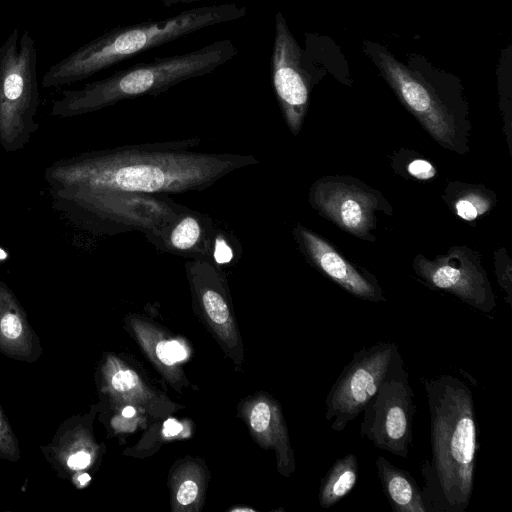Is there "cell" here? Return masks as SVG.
<instances>
[{
    "instance_id": "1",
    "label": "cell",
    "mask_w": 512,
    "mask_h": 512,
    "mask_svg": "<svg viewBox=\"0 0 512 512\" xmlns=\"http://www.w3.org/2000/svg\"><path fill=\"white\" fill-rule=\"evenodd\" d=\"M200 137L124 145L59 159L44 172L47 187L81 186L165 195L202 191L257 164L253 155L193 149Z\"/></svg>"
},
{
    "instance_id": "2",
    "label": "cell",
    "mask_w": 512,
    "mask_h": 512,
    "mask_svg": "<svg viewBox=\"0 0 512 512\" xmlns=\"http://www.w3.org/2000/svg\"><path fill=\"white\" fill-rule=\"evenodd\" d=\"M430 412L431 460L420 472L426 512H464L474 488L479 448L475 407L469 386L456 376L425 379Z\"/></svg>"
},
{
    "instance_id": "3",
    "label": "cell",
    "mask_w": 512,
    "mask_h": 512,
    "mask_svg": "<svg viewBox=\"0 0 512 512\" xmlns=\"http://www.w3.org/2000/svg\"><path fill=\"white\" fill-rule=\"evenodd\" d=\"M246 14L245 6L225 3L187 9L162 20L114 27L53 64L41 85L53 88L84 80L141 52Z\"/></svg>"
},
{
    "instance_id": "4",
    "label": "cell",
    "mask_w": 512,
    "mask_h": 512,
    "mask_svg": "<svg viewBox=\"0 0 512 512\" xmlns=\"http://www.w3.org/2000/svg\"><path fill=\"white\" fill-rule=\"evenodd\" d=\"M238 52L231 40L223 39L183 54L137 63L80 89L63 91L53 102L50 115L74 117L122 100L156 96L185 80L212 73Z\"/></svg>"
},
{
    "instance_id": "5",
    "label": "cell",
    "mask_w": 512,
    "mask_h": 512,
    "mask_svg": "<svg viewBox=\"0 0 512 512\" xmlns=\"http://www.w3.org/2000/svg\"><path fill=\"white\" fill-rule=\"evenodd\" d=\"M364 49L400 102L434 140L458 154L468 152L472 126L465 99L455 84L440 83L405 66L378 44L365 42Z\"/></svg>"
},
{
    "instance_id": "6",
    "label": "cell",
    "mask_w": 512,
    "mask_h": 512,
    "mask_svg": "<svg viewBox=\"0 0 512 512\" xmlns=\"http://www.w3.org/2000/svg\"><path fill=\"white\" fill-rule=\"evenodd\" d=\"M52 206L74 226L97 236L155 228L187 207L168 196L95 187H47Z\"/></svg>"
},
{
    "instance_id": "7",
    "label": "cell",
    "mask_w": 512,
    "mask_h": 512,
    "mask_svg": "<svg viewBox=\"0 0 512 512\" xmlns=\"http://www.w3.org/2000/svg\"><path fill=\"white\" fill-rule=\"evenodd\" d=\"M36 66L34 39L16 27L0 47V145L6 152L24 148L39 128Z\"/></svg>"
},
{
    "instance_id": "8",
    "label": "cell",
    "mask_w": 512,
    "mask_h": 512,
    "mask_svg": "<svg viewBox=\"0 0 512 512\" xmlns=\"http://www.w3.org/2000/svg\"><path fill=\"white\" fill-rule=\"evenodd\" d=\"M405 370L399 347L393 342H378L354 352L326 396L325 419L331 421L330 428L343 431L385 380Z\"/></svg>"
},
{
    "instance_id": "9",
    "label": "cell",
    "mask_w": 512,
    "mask_h": 512,
    "mask_svg": "<svg viewBox=\"0 0 512 512\" xmlns=\"http://www.w3.org/2000/svg\"><path fill=\"white\" fill-rule=\"evenodd\" d=\"M144 235L163 253L204 260L218 267L236 262L242 254L241 244L231 231L189 207Z\"/></svg>"
},
{
    "instance_id": "10",
    "label": "cell",
    "mask_w": 512,
    "mask_h": 512,
    "mask_svg": "<svg viewBox=\"0 0 512 512\" xmlns=\"http://www.w3.org/2000/svg\"><path fill=\"white\" fill-rule=\"evenodd\" d=\"M408 372L385 380L363 409L360 434L374 447L408 458L416 412Z\"/></svg>"
},
{
    "instance_id": "11",
    "label": "cell",
    "mask_w": 512,
    "mask_h": 512,
    "mask_svg": "<svg viewBox=\"0 0 512 512\" xmlns=\"http://www.w3.org/2000/svg\"><path fill=\"white\" fill-rule=\"evenodd\" d=\"M307 64L306 54L290 32L284 15L277 12L271 55L272 85L293 135L302 128L315 82Z\"/></svg>"
},
{
    "instance_id": "12",
    "label": "cell",
    "mask_w": 512,
    "mask_h": 512,
    "mask_svg": "<svg viewBox=\"0 0 512 512\" xmlns=\"http://www.w3.org/2000/svg\"><path fill=\"white\" fill-rule=\"evenodd\" d=\"M312 207L343 230L365 240H374L376 213L389 207L383 196L362 182L347 177H323L310 189Z\"/></svg>"
},
{
    "instance_id": "13",
    "label": "cell",
    "mask_w": 512,
    "mask_h": 512,
    "mask_svg": "<svg viewBox=\"0 0 512 512\" xmlns=\"http://www.w3.org/2000/svg\"><path fill=\"white\" fill-rule=\"evenodd\" d=\"M413 267L431 287L447 291L483 313L489 314L496 307L491 283L478 254L465 246L452 247L445 255L432 260L419 255Z\"/></svg>"
},
{
    "instance_id": "14",
    "label": "cell",
    "mask_w": 512,
    "mask_h": 512,
    "mask_svg": "<svg viewBox=\"0 0 512 512\" xmlns=\"http://www.w3.org/2000/svg\"><path fill=\"white\" fill-rule=\"evenodd\" d=\"M293 237L306 259L347 292L371 302L386 301L373 275L358 271L319 235L297 224Z\"/></svg>"
},
{
    "instance_id": "15",
    "label": "cell",
    "mask_w": 512,
    "mask_h": 512,
    "mask_svg": "<svg viewBox=\"0 0 512 512\" xmlns=\"http://www.w3.org/2000/svg\"><path fill=\"white\" fill-rule=\"evenodd\" d=\"M382 491L395 512H426L421 488L409 471L394 466L383 456L375 461Z\"/></svg>"
},
{
    "instance_id": "16",
    "label": "cell",
    "mask_w": 512,
    "mask_h": 512,
    "mask_svg": "<svg viewBox=\"0 0 512 512\" xmlns=\"http://www.w3.org/2000/svg\"><path fill=\"white\" fill-rule=\"evenodd\" d=\"M359 477L357 457L349 453L337 459L321 481L319 504L330 508L344 498L355 486Z\"/></svg>"
},
{
    "instance_id": "17",
    "label": "cell",
    "mask_w": 512,
    "mask_h": 512,
    "mask_svg": "<svg viewBox=\"0 0 512 512\" xmlns=\"http://www.w3.org/2000/svg\"><path fill=\"white\" fill-rule=\"evenodd\" d=\"M449 188L447 193L450 197L449 203L455 213L465 221L476 220L488 212L496 202L495 195L486 188L479 186H466Z\"/></svg>"
},
{
    "instance_id": "18",
    "label": "cell",
    "mask_w": 512,
    "mask_h": 512,
    "mask_svg": "<svg viewBox=\"0 0 512 512\" xmlns=\"http://www.w3.org/2000/svg\"><path fill=\"white\" fill-rule=\"evenodd\" d=\"M157 358L165 365H172L175 362L186 358L185 348L177 341H161L155 348Z\"/></svg>"
},
{
    "instance_id": "19",
    "label": "cell",
    "mask_w": 512,
    "mask_h": 512,
    "mask_svg": "<svg viewBox=\"0 0 512 512\" xmlns=\"http://www.w3.org/2000/svg\"><path fill=\"white\" fill-rule=\"evenodd\" d=\"M137 384V375L129 369H118L111 378V385L118 392L131 391Z\"/></svg>"
},
{
    "instance_id": "20",
    "label": "cell",
    "mask_w": 512,
    "mask_h": 512,
    "mask_svg": "<svg viewBox=\"0 0 512 512\" xmlns=\"http://www.w3.org/2000/svg\"><path fill=\"white\" fill-rule=\"evenodd\" d=\"M1 334L10 340H15L22 335L23 325L20 318L14 313H6L0 320Z\"/></svg>"
},
{
    "instance_id": "21",
    "label": "cell",
    "mask_w": 512,
    "mask_h": 512,
    "mask_svg": "<svg viewBox=\"0 0 512 512\" xmlns=\"http://www.w3.org/2000/svg\"><path fill=\"white\" fill-rule=\"evenodd\" d=\"M407 172L418 180H428L435 176L436 169L427 160L414 159L407 165Z\"/></svg>"
},
{
    "instance_id": "22",
    "label": "cell",
    "mask_w": 512,
    "mask_h": 512,
    "mask_svg": "<svg viewBox=\"0 0 512 512\" xmlns=\"http://www.w3.org/2000/svg\"><path fill=\"white\" fill-rule=\"evenodd\" d=\"M198 493V484L192 479H186L179 485L177 489V502L184 506L190 505L196 500Z\"/></svg>"
},
{
    "instance_id": "23",
    "label": "cell",
    "mask_w": 512,
    "mask_h": 512,
    "mask_svg": "<svg viewBox=\"0 0 512 512\" xmlns=\"http://www.w3.org/2000/svg\"><path fill=\"white\" fill-rule=\"evenodd\" d=\"M91 461L90 455L85 451H78L69 456L67 466L72 470H82L86 468Z\"/></svg>"
},
{
    "instance_id": "24",
    "label": "cell",
    "mask_w": 512,
    "mask_h": 512,
    "mask_svg": "<svg viewBox=\"0 0 512 512\" xmlns=\"http://www.w3.org/2000/svg\"><path fill=\"white\" fill-rule=\"evenodd\" d=\"M182 431V426L174 419H168L164 423V435L167 437L175 436Z\"/></svg>"
},
{
    "instance_id": "25",
    "label": "cell",
    "mask_w": 512,
    "mask_h": 512,
    "mask_svg": "<svg viewBox=\"0 0 512 512\" xmlns=\"http://www.w3.org/2000/svg\"><path fill=\"white\" fill-rule=\"evenodd\" d=\"M161 2L165 7H172L178 4H191L202 0H155Z\"/></svg>"
},
{
    "instance_id": "26",
    "label": "cell",
    "mask_w": 512,
    "mask_h": 512,
    "mask_svg": "<svg viewBox=\"0 0 512 512\" xmlns=\"http://www.w3.org/2000/svg\"><path fill=\"white\" fill-rule=\"evenodd\" d=\"M91 477L89 474L87 473H82L81 475L78 476L77 480L79 482V484L81 486H85L89 481H90Z\"/></svg>"
},
{
    "instance_id": "27",
    "label": "cell",
    "mask_w": 512,
    "mask_h": 512,
    "mask_svg": "<svg viewBox=\"0 0 512 512\" xmlns=\"http://www.w3.org/2000/svg\"><path fill=\"white\" fill-rule=\"evenodd\" d=\"M122 414L127 418L133 417L135 414V409L131 406H127L123 409Z\"/></svg>"
},
{
    "instance_id": "28",
    "label": "cell",
    "mask_w": 512,
    "mask_h": 512,
    "mask_svg": "<svg viewBox=\"0 0 512 512\" xmlns=\"http://www.w3.org/2000/svg\"><path fill=\"white\" fill-rule=\"evenodd\" d=\"M0 419H1V411H0Z\"/></svg>"
}]
</instances>
